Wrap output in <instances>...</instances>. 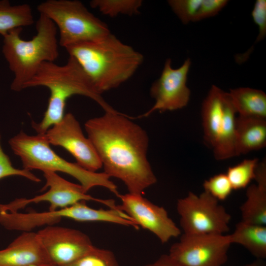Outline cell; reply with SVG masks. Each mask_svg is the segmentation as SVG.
<instances>
[{"instance_id":"cell-10","label":"cell","mask_w":266,"mask_h":266,"mask_svg":"<svg viewBox=\"0 0 266 266\" xmlns=\"http://www.w3.org/2000/svg\"><path fill=\"white\" fill-rule=\"evenodd\" d=\"M191 61L187 58L179 67L171 66L170 59L166 60L159 78L155 81L150 90L155 100L153 106L139 117H146L158 111L163 112L182 109L187 105L191 92L187 86L188 74Z\"/></svg>"},{"instance_id":"cell-6","label":"cell","mask_w":266,"mask_h":266,"mask_svg":"<svg viewBox=\"0 0 266 266\" xmlns=\"http://www.w3.org/2000/svg\"><path fill=\"white\" fill-rule=\"evenodd\" d=\"M59 32V44L65 48L78 42L98 40L111 33L107 25L77 0H47L37 6Z\"/></svg>"},{"instance_id":"cell-14","label":"cell","mask_w":266,"mask_h":266,"mask_svg":"<svg viewBox=\"0 0 266 266\" xmlns=\"http://www.w3.org/2000/svg\"><path fill=\"white\" fill-rule=\"evenodd\" d=\"M236 113L228 92L212 85L201 108L203 139L213 149L234 125Z\"/></svg>"},{"instance_id":"cell-19","label":"cell","mask_w":266,"mask_h":266,"mask_svg":"<svg viewBox=\"0 0 266 266\" xmlns=\"http://www.w3.org/2000/svg\"><path fill=\"white\" fill-rule=\"evenodd\" d=\"M232 244L243 246L259 259L266 257V226L251 224L242 221L235 225L229 234Z\"/></svg>"},{"instance_id":"cell-12","label":"cell","mask_w":266,"mask_h":266,"mask_svg":"<svg viewBox=\"0 0 266 266\" xmlns=\"http://www.w3.org/2000/svg\"><path fill=\"white\" fill-rule=\"evenodd\" d=\"M44 136L50 145L66 150L83 168L97 172L102 167L93 143L84 135L79 122L72 113L66 114L61 121L51 127Z\"/></svg>"},{"instance_id":"cell-18","label":"cell","mask_w":266,"mask_h":266,"mask_svg":"<svg viewBox=\"0 0 266 266\" xmlns=\"http://www.w3.org/2000/svg\"><path fill=\"white\" fill-rule=\"evenodd\" d=\"M239 116L266 119V94L248 87L230 90L228 92Z\"/></svg>"},{"instance_id":"cell-30","label":"cell","mask_w":266,"mask_h":266,"mask_svg":"<svg viewBox=\"0 0 266 266\" xmlns=\"http://www.w3.org/2000/svg\"><path fill=\"white\" fill-rule=\"evenodd\" d=\"M244 266H262L260 262H255L251 264H247Z\"/></svg>"},{"instance_id":"cell-9","label":"cell","mask_w":266,"mask_h":266,"mask_svg":"<svg viewBox=\"0 0 266 266\" xmlns=\"http://www.w3.org/2000/svg\"><path fill=\"white\" fill-rule=\"evenodd\" d=\"M46 183L41 191L45 193L30 199H17L6 204H0V213L18 212L27 205L42 201L49 203V211L64 208L81 201H95L107 205L111 208H116L114 201L95 198L87 194L80 184L69 182L61 177L56 172L46 170L43 171Z\"/></svg>"},{"instance_id":"cell-2","label":"cell","mask_w":266,"mask_h":266,"mask_svg":"<svg viewBox=\"0 0 266 266\" xmlns=\"http://www.w3.org/2000/svg\"><path fill=\"white\" fill-rule=\"evenodd\" d=\"M65 48L101 95L128 80L143 61L141 53L111 33L98 40L78 42Z\"/></svg>"},{"instance_id":"cell-8","label":"cell","mask_w":266,"mask_h":266,"mask_svg":"<svg viewBox=\"0 0 266 266\" xmlns=\"http://www.w3.org/2000/svg\"><path fill=\"white\" fill-rule=\"evenodd\" d=\"M231 244L229 234L183 233L168 255L184 266H223Z\"/></svg>"},{"instance_id":"cell-13","label":"cell","mask_w":266,"mask_h":266,"mask_svg":"<svg viewBox=\"0 0 266 266\" xmlns=\"http://www.w3.org/2000/svg\"><path fill=\"white\" fill-rule=\"evenodd\" d=\"M36 233L52 266H66L94 246L87 234L74 229L49 225Z\"/></svg>"},{"instance_id":"cell-4","label":"cell","mask_w":266,"mask_h":266,"mask_svg":"<svg viewBox=\"0 0 266 266\" xmlns=\"http://www.w3.org/2000/svg\"><path fill=\"white\" fill-rule=\"evenodd\" d=\"M36 34L30 40L21 37L22 28L12 29L3 35L2 52L14 74L11 90L19 92L45 62H54L58 58L59 41L55 24L40 14L36 23Z\"/></svg>"},{"instance_id":"cell-16","label":"cell","mask_w":266,"mask_h":266,"mask_svg":"<svg viewBox=\"0 0 266 266\" xmlns=\"http://www.w3.org/2000/svg\"><path fill=\"white\" fill-rule=\"evenodd\" d=\"M254 179L256 184L247 187L246 199L240 206L242 221L266 225V163L259 162Z\"/></svg>"},{"instance_id":"cell-22","label":"cell","mask_w":266,"mask_h":266,"mask_svg":"<svg viewBox=\"0 0 266 266\" xmlns=\"http://www.w3.org/2000/svg\"><path fill=\"white\" fill-rule=\"evenodd\" d=\"M257 158L245 159L240 163L228 168L226 173L233 190L247 188L254 179L259 163Z\"/></svg>"},{"instance_id":"cell-1","label":"cell","mask_w":266,"mask_h":266,"mask_svg":"<svg viewBox=\"0 0 266 266\" xmlns=\"http://www.w3.org/2000/svg\"><path fill=\"white\" fill-rule=\"evenodd\" d=\"M132 118L117 111L104 112L87 121L85 129L103 172L121 180L129 193L142 195L157 179L147 158L148 134Z\"/></svg>"},{"instance_id":"cell-5","label":"cell","mask_w":266,"mask_h":266,"mask_svg":"<svg viewBox=\"0 0 266 266\" xmlns=\"http://www.w3.org/2000/svg\"><path fill=\"white\" fill-rule=\"evenodd\" d=\"M9 144L13 153L20 158L25 169L62 172L77 180L87 192L100 186L118 197L120 195L117 186L104 172L89 171L57 155L50 147L44 134L29 135L21 131L10 139Z\"/></svg>"},{"instance_id":"cell-27","label":"cell","mask_w":266,"mask_h":266,"mask_svg":"<svg viewBox=\"0 0 266 266\" xmlns=\"http://www.w3.org/2000/svg\"><path fill=\"white\" fill-rule=\"evenodd\" d=\"M254 22L258 27L256 42L263 40L266 35V0H257L251 13Z\"/></svg>"},{"instance_id":"cell-24","label":"cell","mask_w":266,"mask_h":266,"mask_svg":"<svg viewBox=\"0 0 266 266\" xmlns=\"http://www.w3.org/2000/svg\"><path fill=\"white\" fill-rule=\"evenodd\" d=\"M204 191L218 200H224L233 190L226 173H220L205 180L203 183Z\"/></svg>"},{"instance_id":"cell-29","label":"cell","mask_w":266,"mask_h":266,"mask_svg":"<svg viewBox=\"0 0 266 266\" xmlns=\"http://www.w3.org/2000/svg\"><path fill=\"white\" fill-rule=\"evenodd\" d=\"M143 266H184L177 261L172 259L168 254L161 256L153 263Z\"/></svg>"},{"instance_id":"cell-3","label":"cell","mask_w":266,"mask_h":266,"mask_svg":"<svg viewBox=\"0 0 266 266\" xmlns=\"http://www.w3.org/2000/svg\"><path fill=\"white\" fill-rule=\"evenodd\" d=\"M43 86L50 92L48 103L39 123L32 126L37 134H45L63 119L67 100L75 95L88 97L96 101L104 112H115L95 88L89 77L77 61L69 56L66 63L59 65L54 62L43 63L34 76L26 83L28 88Z\"/></svg>"},{"instance_id":"cell-11","label":"cell","mask_w":266,"mask_h":266,"mask_svg":"<svg viewBox=\"0 0 266 266\" xmlns=\"http://www.w3.org/2000/svg\"><path fill=\"white\" fill-rule=\"evenodd\" d=\"M118 208L128 215L139 227L153 233L162 243L181 234L180 229L169 217L166 209L142 195L120 194Z\"/></svg>"},{"instance_id":"cell-25","label":"cell","mask_w":266,"mask_h":266,"mask_svg":"<svg viewBox=\"0 0 266 266\" xmlns=\"http://www.w3.org/2000/svg\"><path fill=\"white\" fill-rule=\"evenodd\" d=\"M167 2L181 22L187 24L194 22L201 0H169Z\"/></svg>"},{"instance_id":"cell-20","label":"cell","mask_w":266,"mask_h":266,"mask_svg":"<svg viewBox=\"0 0 266 266\" xmlns=\"http://www.w3.org/2000/svg\"><path fill=\"white\" fill-rule=\"evenodd\" d=\"M33 23L30 5H12L9 0H0V34L2 36L12 29L29 26Z\"/></svg>"},{"instance_id":"cell-15","label":"cell","mask_w":266,"mask_h":266,"mask_svg":"<svg viewBox=\"0 0 266 266\" xmlns=\"http://www.w3.org/2000/svg\"><path fill=\"white\" fill-rule=\"evenodd\" d=\"M0 266H52L37 233H23L0 250Z\"/></svg>"},{"instance_id":"cell-26","label":"cell","mask_w":266,"mask_h":266,"mask_svg":"<svg viewBox=\"0 0 266 266\" xmlns=\"http://www.w3.org/2000/svg\"><path fill=\"white\" fill-rule=\"evenodd\" d=\"M0 179L10 176H22L35 182L41 180L31 171L23 169H17L13 166L8 156L4 153L0 143Z\"/></svg>"},{"instance_id":"cell-7","label":"cell","mask_w":266,"mask_h":266,"mask_svg":"<svg viewBox=\"0 0 266 266\" xmlns=\"http://www.w3.org/2000/svg\"><path fill=\"white\" fill-rule=\"evenodd\" d=\"M176 210L184 233L225 234L230 230L231 215L204 191L199 195L189 192L177 200Z\"/></svg>"},{"instance_id":"cell-21","label":"cell","mask_w":266,"mask_h":266,"mask_svg":"<svg viewBox=\"0 0 266 266\" xmlns=\"http://www.w3.org/2000/svg\"><path fill=\"white\" fill-rule=\"evenodd\" d=\"M142 3L141 0H92L90 2L91 7L110 17L137 15Z\"/></svg>"},{"instance_id":"cell-23","label":"cell","mask_w":266,"mask_h":266,"mask_svg":"<svg viewBox=\"0 0 266 266\" xmlns=\"http://www.w3.org/2000/svg\"><path fill=\"white\" fill-rule=\"evenodd\" d=\"M66 266H120L111 251L94 246L80 258Z\"/></svg>"},{"instance_id":"cell-17","label":"cell","mask_w":266,"mask_h":266,"mask_svg":"<svg viewBox=\"0 0 266 266\" xmlns=\"http://www.w3.org/2000/svg\"><path fill=\"white\" fill-rule=\"evenodd\" d=\"M236 156L266 146V119L238 116L235 120Z\"/></svg>"},{"instance_id":"cell-28","label":"cell","mask_w":266,"mask_h":266,"mask_svg":"<svg viewBox=\"0 0 266 266\" xmlns=\"http://www.w3.org/2000/svg\"><path fill=\"white\" fill-rule=\"evenodd\" d=\"M228 2V0H201L194 22L217 15Z\"/></svg>"}]
</instances>
